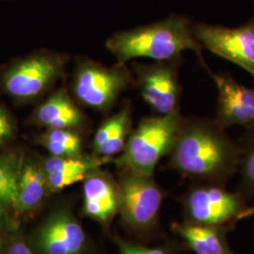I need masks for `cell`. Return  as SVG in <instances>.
Segmentation results:
<instances>
[{"instance_id":"1","label":"cell","mask_w":254,"mask_h":254,"mask_svg":"<svg viewBox=\"0 0 254 254\" xmlns=\"http://www.w3.org/2000/svg\"><path fill=\"white\" fill-rule=\"evenodd\" d=\"M170 155L183 175L223 186L238 172L240 147L215 120L185 118Z\"/></svg>"},{"instance_id":"2","label":"cell","mask_w":254,"mask_h":254,"mask_svg":"<svg viewBox=\"0 0 254 254\" xmlns=\"http://www.w3.org/2000/svg\"><path fill=\"white\" fill-rule=\"evenodd\" d=\"M107 47L119 64L139 58L155 62L177 61L183 52L192 51L201 61V48L189 19L170 16L153 24L118 32L107 41Z\"/></svg>"},{"instance_id":"3","label":"cell","mask_w":254,"mask_h":254,"mask_svg":"<svg viewBox=\"0 0 254 254\" xmlns=\"http://www.w3.org/2000/svg\"><path fill=\"white\" fill-rule=\"evenodd\" d=\"M184 121L180 110L143 119L131 131L116 163L124 170L153 177L160 159L171 154Z\"/></svg>"},{"instance_id":"4","label":"cell","mask_w":254,"mask_h":254,"mask_svg":"<svg viewBox=\"0 0 254 254\" xmlns=\"http://www.w3.org/2000/svg\"><path fill=\"white\" fill-rule=\"evenodd\" d=\"M183 205L187 222L215 227L236 224L247 208L240 193L227 190L222 185L205 183L191 188Z\"/></svg>"},{"instance_id":"5","label":"cell","mask_w":254,"mask_h":254,"mask_svg":"<svg viewBox=\"0 0 254 254\" xmlns=\"http://www.w3.org/2000/svg\"><path fill=\"white\" fill-rule=\"evenodd\" d=\"M130 82L131 74L125 64L106 67L86 61L73 73V94L84 106L104 111L114 105Z\"/></svg>"},{"instance_id":"6","label":"cell","mask_w":254,"mask_h":254,"mask_svg":"<svg viewBox=\"0 0 254 254\" xmlns=\"http://www.w3.org/2000/svg\"><path fill=\"white\" fill-rule=\"evenodd\" d=\"M118 191L119 211L126 224L139 232L154 227L163 202V192L153 177L124 170Z\"/></svg>"},{"instance_id":"7","label":"cell","mask_w":254,"mask_h":254,"mask_svg":"<svg viewBox=\"0 0 254 254\" xmlns=\"http://www.w3.org/2000/svg\"><path fill=\"white\" fill-rule=\"evenodd\" d=\"M64 66V60L58 55L41 52L29 56L3 74V89L17 100L35 99L62 76Z\"/></svg>"},{"instance_id":"8","label":"cell","mask_w":254,"mask_h":254,"mask_svg":"<svg viewBox=\"0 0 254 254\" xmlns=\"http://www.w3.org/2000/svg\"><path fill=\"white\" fill-rule=\"evenodd\" d=\"M192 27L200 46L236 64L254 77V34L249 25L231 28L198 24Z\"/></svg>"},{"instance_id":"9","label":"cell","mask_w":254,"mask_h":254,"mask_svg":"<svg viewBox=\"0 0 254 254\" xmlns=\"http://www.w3.org/2000/svg\"><path fill=\"white\" fill-rule=\"evenodd\" d=\"M176 62H156L136 69L139 93L159 115L179 110L181 86Z\"/></svg>"},{"instance_id":"10","label":"cell","mask_w":254,"mask_h":254,"mask_svg":"<svg viewBox=\"0 0 254 254\" xmlns=\"http://www.w3.org/2000/svg\"><path fill=\"white\" fill-rule=\"evenodd\" d=\"M85 243L81 225L64 209L46 218L32 237L33 247L40 254H82Z\"/></svg>"},{"instance_id":"11","label":"cell","mask_w":254,"mask_h":254,"mask_svg":"<svg viewBox=\"0 0 254 254\" xmlns=\"http://www.w3.org/2000/svg\"><path fill=\"white\" fill-rule=\"evenodd\" d=\"M218 89V113L220 127H241L254 130V90L239 84L228 73H211Z\"/></svg>"},{"instance_id":"12","label":"cell","mask_w":254,"mask_h":254,"mask_svg":"<svg viewBox=\"0 0 254 254\" xmlns=\"http://www.w3.org/2000/svg\"><path fill=\"white\" fill-rule=\"evenodd\" d=\"M83 210L90 218L106 224L119 211L118 188L108 176L91 173L83 183Z\"/></svg>"},{"instance_id":"13","label":"cell","mask_w":254,"mask_h":254,"mask_svg":"<svg viewBox=\"0 0 254 254\" xmlns=\"http://www.w3.org/2000/svg\"><path fill=\"white\" fill-rule=\"evenodd\" d=\"M38 126L50 129L74 130L84 125L85 116L73 103L66 90L55 92L42 103L33 114Z\"/></svg>"},{"instance_id":"14","label":"cell","mask_w":254,"mask_h":254,"mask_svg":"<svg viewBox=\"0 0 254 254\" xmlns=\"http://www.w3.org/2000/svg\"><path fill=\"white\" fill-rule=\"evenodd\" d=\"M173 232L181 237L195 254H236L229 245L228 227L174 223Z\"/></svg>"},{"instance_id":"15","label":"cell","mask_w":254,"mask_h":254,"mask_svg":"<svg viewBox=\"0 0 254 254\" xmlns=\"http://www.w3.org/2000/svg\"><path fill=\"white\" fill-rule=\"evenodd\" d=\"M132 111L126 105L113 116L105 121L93 137V149L102 157H109L124 151L131 133Z\"/></svg>"},{"instance_id":"16","label":"cell","mask_w":254,"mask_h":254,"mask_svg":"<svg viewBox=\"0 0 254 254\" xmlns=\"http://www.w3.org/2000/svg\"><path fill=\"white\" fill-rule=\"evenodd\" d=\"M47 189L43 164L24 162L19 181L18 200L14 210L18 214H24L36 208L44 199Z\"/></svg>"},{"instance_id":"17","label":"cell","mask_w":254,"mask_h":254,"mask_svg":"<svg viewBox=\"0 0 254 254\" xmlns=\"http://www.w3.org/2000/svg\"><path fill=\"white\" fill-rule=\"evenodd\" d=\"M23 158L17 154L0 155V208L15 209Z\"/></svg>"},{"instance_id":"18","label":"cell","mask_w":254,"mask_h":254,"mask_svg":"<svg viewBox=\"0 0 254 254\" xmlns=\"http://www.w3.org/2000/svg\"><path fill=\"white\" fill-rule=\"evenodd\" d=\"M38 141L53 156L77 157L81 155V137L73 130H46L43 135L39 136Z\"/></svg>"},{"instance_id":"19","label":"cell","mask_w":254,"mask_h":254,"mask_svg":"<svg viewBox=\"0 0 254 254\" xmlns=\"http://www.w3.org/2000/svg\"><path fill=\"white\" fill-rule=\"evenodd\" d=\"M240 147V172L244 189L254 195V130L247 131L238 142Z\"/></svg>"},{"instance_id":"20","label":"cell","mask_w":254,"mask_h":254,"mask_svg":"<svg viewBox=\"0 0 254 254\" xmlns=\"http://www.w3.org/2000/svg\"><path fill=\"white\" fill-rule=\"evenodd\" d=\"M119 247L122 254H170L164 248H147L129 242H120Z\"/></svg>"},{"instance_id":"21","label":"cell","mask_w":254,"mask_h":254,"mask_svg":"<svg viewBox=\"0 0 254 254\" xmlns=\"http://www.w3.org/2000/svg\"><path fill=\"white\" fill-rule=\"evenodd\" d=\"M13 134V124L7 111L0 105V145L5 143Z\"/></svg>"},{"instance_id":"22","label":"cell","mask_w":254,"mask_h":254,"mask_svg":"<svg viewBox=\"0 0 254 254\" xmlns=\"http://www.w3.org/2000/svg\"><path fill=\"white\" fill-rule=\"evenodd\" d=\"M7 254H34L24 242L17 240L11 243L8 248Z\"/></svg>"},{"instance_id":"23","label":"cell","mask_w":254,"mask_h":254,"mask_svg":"<svg viewBox=\"0 0 254 254\" xmlns=\"http://www.w3.org/2000/svg\"><path fill=\"white\" fill-rule=\"evenodd\" d=\"M11 226V222L4 209L0 208V231L6 230Z\"/></svg>"},{"instance_id":"24","label":"cell","mask_w":254,"mask_h":254,"mask_svg":"<svg viewBox=\"0 0 254 254\" xmlns=\"http://www.w3.org/2000/svg\"><path fill=\"white\" fill-rule=\"evenodd\" d=\"M252 217H254V203L251 206H247V208L239 216V220H242L244 218H252Z\"/></svg>"},{"instance_id":"25","label":"cell","mask_w":254,"mask_h":254,"mask_svg":"<svg viewBox=\"0 0 254 254\" xmlns=\"http://www.w3.org/2000/svg\"><path fill=\"white\" fill-rule=\"evenodd\" d=\"M249 26H250V27L252 28V30H253V32H254V20L252 22V23H250V24H249Z\"/></svg>"},{"instance_id":"26","label":"cell","mask_w":254,"mask_h":254,"mask_svg":"<svg viewBox=\"0 0 254 254\" xmlns=\"http://www.w3.org/2000/svg\"></svg>"}]
</instances>
